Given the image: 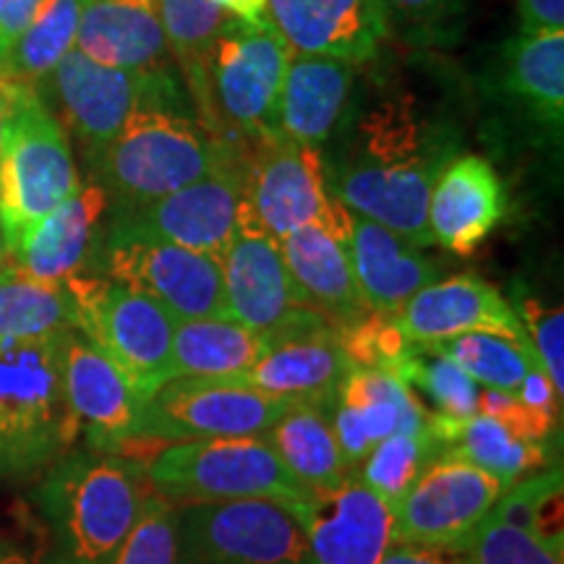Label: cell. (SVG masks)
<instances>
[{
	"label": "cell",
	"instance_id": "obj_41",
	"mask_svg": "<svg viewBox=\"0 0 564 564\" xmlns=\"http://www.w3.org/2000/svg\"><path fill=\"white\" fill-rule=\"evenodd\" d=\"M470 564H564V552L523 528L489 518L465 546Z\"/></svg>",
	"mask_w": 564,
	"mask_h": 564
},
{
	"label": "cell",
	"instance_id": "obj_8",
	"mask_svg": "<svg viewBox=\"0 0 564 564\" xmlns=\"http://www.w3.org/2000/svg\"><path fill=\"white\" fill-rule=\"evenodd\" d=\"M291 58V45L270 17L262 24L228 17L207 58L202 110L249 139L280 137L278 105Z\"/></svg>",
	"mask_w": 564,
	"mask_h": 564
},
{
	"label": "cell",
	"instance_id": "obj_4",
	"mask_svg": "<svg viewBox=\"0 0 564 564\" xmlns=\"http://www.w3.org/2000/svg\"><path fill=\"white\" fill-rule=\"evenodd\" d=\"M79 188L66 131L32 84L17 82L0 154V236L9 257Z\"/></svg>",
	"mask_w": 564,
	"mask_h": 564
},
{
	"label": "cell",
	"instance_id": "obj_6",
	"mask_svg": "<svg viewBox=\"0 0 564 564\" xmlns=\"http://www.w3.org/2000/svg\"><path fill=\"white\" fill-rule=\"evenodd\" d=\"M230 150L232 144L212 137L204 123L183 116L175 105H147L102 152V173L133 209L209 175L236 154Z\"/></svg>",
	"mask_w": 564,
	"mask_h": 564
},
{
	"label": "cell",
	"instance_id": "obj_18",
	"mask_svg": "<svg viewBox=\"0 0 564 564\" xmlns=\"http://www.w3.org/2000/svg\"><path fill=\"white\" fill-rule=\"evenodd\" d=\"M295 518L306 531L314 564H382L398 541L392 505L356 476L314 491Z\"/></svg>",
	"mask_w": 564,
	"mask_h": 564
},
{
	"label": "cell",
	"instance_id": "obj_33",
	"mask_svg": "<svg viewBox=\"0 0 564 564\" xmlns=\"http://www.w3.org/2000/svg\"><path fill=\"white\" fill-rule=\"evenodd\" d=\"M79 329L66 282H42L9 262L0 270V340Z\"/></svg>",
	"mask_w": 564,
	"mask_h": 564
},
{
	"label": "cell",
	"instance_id": "obj_52",
	"mask_svg": "<svg viewBox=\"0 0 564 564\" xmlns=\"http://www.w3.org/2000/svg\"><path fill=\"white\" fill-rule=\"evenodd\" d=\"M144 3H152V0H144Z\"/></svg>",
	"mask_w": 564,
	"mask_h": 564
},
{
	"label": "cell",
	"instance_id": "obj_9",
	"mask_svg": "<svg viewBox=\"0 0 564 564\" xmlns=\"http://www.w3.org/2000/svg\"><path fill=\"white\" fill-rule=\"evenodd\" d=\"M79 329L126 371L150 400L171 382L175 319L150 295L110 278L74 274L66 280Z\"/></svg>",
	"mask_w": 564,
	"mask_h": 564
},
{
	"label": "cell",
	"instance_id": "obj_1",
	"mask_svg": "<svg viewBox=\"0 0 564 564\" xmlns=\"http://www.w3.org/2000/svg\"><path fill=\"white\" fill-rule=\"evenodd\" d=\"M442 171L432 131L408 100L382 102L358 123L348 160L337 167L333 196L350 215L398 232L415 246H432L429 196Z\"/></svg>",
	"mask_w": 564,
	"mask_h": 564
},
{
	"label": "cell",
	"instance_id": "obj_22",
	"mask_svg": "<svg viewBox=\"0 0 564 564\" xmlns=\"http://www.w3.org/2000/svg\"><path fill=\"white\" fill-rule=\"evenodd\" d=\"M507 194L491 162L481 154L447 160L429 196V232L442 249L470 257L505 220Z\"/></svg>",
	"mask_w": 564,
	"mask_h": 564
},
{
	"label": "cell",
	"instance_id": "obj_45",
	"mask_svg": "<svg viewBox=\"0 0 564 564\" xmlns=\"http://www.w3.org/2000/svg\"><path fill=\"white\" fill-rule=\"evenodd\" d=\"M382 564H470L465 552H444V549H429L394 541Z\"/></svg>",
	"mask_w": 564,
	"mask_h": 564
},
{
	"label": "cell",
	"instance_id": "obj_35",
	"mask_svg": "<svg viewBox=\"0 0 564 564\" xmlns=\"http://www.w3.org/2000/svg\"><path fill=\"white\" fill-rule=\"evenodd\" d=\"M152 6L167 45L186 70L196 100H202L209 51L230 13L215 0H152Z\"/></svg>",
	"mask_w": 564,
	"mask_h": 564
},
{
	"label": "cell",
	"instance_id": "obj_49",
	"mask_svg": "<svg viewBox=\"0 0 564 564\" xmlns=\"http://www.w3.org/2000/svg\"><path fill=\"white\" fill-rule=\"evenodd\" d=\"M0 564H66L61 560L55 552H47V554H40V556H26L17 552V549H9V552L0 554Z\"/></svg>",
	"mask_w": 564,
	"mask_h": 564
},
{
	"label": "cell",
	"instance_id": "obj_12",
	"mask_svg": "<svg viewBox=\"0 0 564 564\" xmlns=\"http://www.w3.org/2000/svg\"><path fill=\"white\" fill-rule=\"evenodd\" d=\"M291 400L217 379H171L147 400L141 442H204L264 436Z\"/></svg>",
	"mask_w": 564,
	"mask_h": 564
},
{
	"label": "cell",
	"instance_id": "obj_42",
	"mask_svg": "<svg viewBox=\"0 0 564 564\" xmlns=\"http://www.w3.org/2000/svg\"><path fill=\"white\" fill-rule=\"evenodd\" d=\"M523 322L528 345L535 366L546 373L556 392H564V312L560 306H546L539 299H525L514 308Z\"/></svg>",
	"mask_w": 564,
	"mask_h": 564
},
{
	"label": "cell",
	"instance_id": "obj_29",
	"mask_svg": "<svg viewBox=\"0 0 564 564\" xmlns=\"http://www.w3.org/2000/svg\"><path fill=\"white\" fill-rule=\"evenodd\" d=\"M264 352V337L230 316L175 322L171 379L238 382Z\"/></svg>",
	"mask_w": 564,
	"mask_h": 564
},
{
	"label": "cell",
	"instance_id": "obj_50",
	"mask_svg": "<svg viewBox=\"0 0 564 564\" xmlns=\"http://www.w3.org/2000/svg\"><path fill=\"white\" fill-rule=\"evenodd\" d=\"M11 262V257H9V251H6V243H3V236H0V270H3L6 264Z\"/></svg>",
	"mask_w": 564,
	"mask_h": 564
},
{
	"label": "cell",
	"instance_id": "obj_17",
	"mask_svg": "<svg viewBox=\"0 0 564 564\" xmlns=\"http://www.w3.org/2000/svg\"><path fill=\"white\" fill-rule=\"evenodd\" d=\"M243 158L246 154H232L204 178L129 209L121 225L160 241L223 259L238 232Z\"/></svg>",
	"mask_w": 564,
	"mask_h": 564
},
{
	"label": "cell",
	"instance_id": "obj_44",
	"mask_svg": "<svg viewBox=\"0 0 564 564\" xmlns=\"http://www.w3.org/2000/svg\"><path fill=\"white\" fill-rule=\"evenodd\" d=\"M523 32H564V0H518Z\"/></svg>",
	"mask_w": 564,
	"mask_h": 564
},
{
	"label": "cell",
	"instance_id": "obj_47",
	"mask_svg": "<svg viewBox=\"0 0 564 564\" xmlns=\"http://www.w3.org/2000/svg\"><path fill=\"white\" fill-rule=\"evenodd\" d=\"M379 3L387 9L408 13V17H429V13L440 9V6L447 3V0H379Z\"/></svg>",
	"mask_w": 564,
	"mask_h": 564
},
{
	"label": "cell",
	"instance_id": "obj_19",
	"mask_svg": "<svg viewBox=\"0 0 564 564\" xmlns=\"http://www.w3.org/2000/svg\"><path fill=\"white\" fill-rule=\"evenodd\" d=\"M394 322L408 340L419 345L453 340L460 335H499L528 343L512 303L478 274H455L421 288L394 314Z\"/></svg>",
	"mask_w": 564,
	"mask_h": 564
},
{
	"label": "cell",
	"instance_id": "obj_7",
	"mask_svg": "<svg viewBox=\"0 0 564 564\" xmlns=\"http://www.w3.org/2000/svg\"><path fill=\"white\" fill-rule=\"evenodd\" d=\"M251 141L243 158L238 228L264 232L280 243L303 225H324L350 241L352 215L329 192L319 150L285 137Z\"/></svg>",
	"mask_w": 564,
	"mask_h": 564
},
{
	"label": "cell",
	"instance_id": "obj_43",
	"mask_svg": "<svg viewBox=\"0 0 564 564\" xmlns=\"http://www.w3.org/2000/svg\"><path fill=\"white\" fill-rule=\"evenodd\" d=\"M45 0H0V66Z\"/></svg>",
	"mask_w": 564,
	"mask_h": 564
},
{
	"label": "cell",
	"instance_id": "obj_21",
	"mask_svg": "<svg viewBox=\"0 0 564 564\" xmlns=\"http://www.w3.org/2000/svg\"><path fill=\"white\" fill-rule=\"evenodd\" d=\"M267 17L293 53L361 63L387 37L379 0H267Z\"/></svg>",
	"mask_w": 564,
	"mask_h": 564
},
{
	"label": "cell",
	"instance_id": "obj_25",
	"mask_svg": "<svg viewBox=\"0 0 564 564\" xmlns=\"http://www.w3.org/2000/svg\"><path fill=\"white\" fill-rule=\"evenodd\" d=\"M350 262L371 312L394 316L421 288L440 280V264L421 246L382 225L352 215Z\"/></svg>",
	"mask_w": 564,
	"mask_h": 564
},
{
	"label": "cell",
	"instance_id": "obj_14",
	"mask_svg": "<svg viewBox=\"0 0 564 564\" xmlns=\"http://www.w3.org/2000/svg\"><path fill=\"white\" fill-rule=\"evenodd\" d=\"M220 264L228 316L264 337L267 348L333 324L303 301L280 243L264 232L238 228Z\"/></svg>",
	"mask_w": 564,
	"mask_h": 564
},
{
	"label": "cell",
	"instance_id": "obj_37",
	"mask_svg": "<svg viewBox=\"0 0 564 564\" xmlns=\"http://www.w3.org/2000/svg\"><path fill=\"white\" fill-rule=\"evenodd\" d=\"M398 377L411 387L413 392H423L432 400V415L449 421L474 419L478 413V387L460 366L444 358L429 345L411 343L405 361L400 364Z\"/></svg>",
	"mask_w": 564,
	"mask_h": 564
},
{
	"label": "cell",
	"instance_id": "obj_5",
	"mask_svg": "<svg viewBox=\"0 0 564 564\" xmlns=\"http://www.w3.org/2000/svg\"><path fill=\"white\" fill-rule=\"evenodd\" d=\"M144 478L183 505L270 499L299 514L314 497L262 436L167 444L144 465Z\"/></svg>",
	"mask_w": 564,
	"mask_h": 564
},
{
	"label": "cell",
	"instance_id": "obj_31",
	"mask_svg": "<svg viewBox=\"0 0 564 564\" xmlns=\"http://www.w3.org/2000/svg\"><path fill=\"white\" fill-rule=\"evenodd\" d=\"M429 434L440 453L463 457L465 463L497 476L507 486L535 474L546 463L544 444L520 440L505 423L478 413L465 421H449L429 413Z\"/></svg>",
	"mask_w": 564,
	"mask_h": 564
},
{
	"label": "cell",
	"instance_id": "obj_40",
	"mask_svg": "<svg viewBox=\"0 0 564 564\" xmlns=\"http://www.w3.org/2000/svg\"><path fill=\"white\" fill-rule=\"evenodd\" d=\"M116 564H178V505L152 486Z\"/></svg>",
	"mask_w": 564,
	"mask_h": 564
},
{
	"label": "cell",
	"instance_id": "obj_51",
	"mask_svg": "<svg viewBox=\"0 0 564 564\" xmlns=\"http://www.w3.org/2000/svg\"><path fill=\"white\" fill-rule=\"evenodd\" d=\"M9 549H11V546H9V544H6V541H3V539H0V554H3V552H9Z\"/></svg>",
	"mask_w": 564,
	"mask_h": 564
},
{
	"label": "cell",
	"instance_id": "obj_46",
	"mask_svg": "<svg viewBox=\"0 0 564 564\" xmlns=\"http://www.w3.org/2000/svg\"><path fill=\"white\" fill-rule=\"evenodd\" d=\"M215 3L246 24H262L267 19V0H215Z\"/></svg>",
	"mask_w": 564,
	"mask_h": 564
},
{
	"label": "cell",
	"instance_id": "obj_39",
	"mask_svg": "<svg viewBox=\"0 0 564 564\" xmlns=\"http://www.w3.org/2000/svg\"><path fill=\"white\" fill-rule=\"evenodd\" d=\"M436 455H440V449H436L429 429L421 434H392L371 449L352 476L369 486L371 491H377L394 510L415 484V478L421 476V470Z\"/></svg>",
	"mask_w": 564,
	"mask_h": 564
},
{
	"label": "cell",
	"instance_id": "obj_11",
	"mask_svg": "<svg viewBox=\"0 0 564 564\" xmlns=\"http://www.w3.org/2000/svg\"><path fill=\"white\" fill-rule=\"evenodd\" d=\"M108 278L158 301L175 322L228 316L217 257L160 241L118 223L105 246Z\"/></svg>",
	"mask_w": 564,
	"mask_h": 564
},
{
	"label": "cell",
	"instance_id": "obj_20",
	"mask_svg": "<svg viewBox=\"0 0 564 564\" xmlns=\"http://www.w3.org/2000/svg\"><path fill=\"white\" fill-rule=\"evenodd\" d=\"M335 440L350 474L379 442L392 434H421L429 429V411L403 379L390 371L350 366L333 405Z\"/></svg>",
	"mask_w": 564,
	"mask_h": 564
},
{
	"label": "cell",
	"instance_id": "obj_15",
	"mask_svg": "<svg viewBox=\"0 0 564 564\" xmlns=\"http://www.w3.org/2000/svg\"><path fill=\"white\" fill-rule=\"evenodd\" d=\"M61 371L70 415L89 449L126 455L141 442L147 400L121 366L82 329L63 333Z\"/></svg>",
	"mask_w": 564,
	"mask_h": 564
},
{
	"label": "cell",
	"instance_id": "obj_3",
	"mask_svg": "<svg viewBox=\"0 0 564 564\" xmlns=\"http://www.w3.org/2000/svg\"><path fill=\"white\" fill-rule=\"evenodd\" d=\"M61 337L0 340V478L6 481L45 474L79 436L63 390Z\"/></svg>",
	"mask_w": 564,
	"mask_h": 564
},
{
	"label": "cell",
	"instance_id": "obj_32",
	"mask_svg": "<svg viewBox=\"0 0 564 564\" xmlns=\"http://www.w3.org/2000/svg\"><path fill=\"white\" fill-rule=\"evenodd\" d=\"M502 82L539 121L562 126L564 32H520L505 45Z\"/></svg>",
	"mask_w": 564,
	"mask_h": 564
},
{
	"label": "cell",
	"instance_id": "obj_48",
	"mask_svg": "<svg viewBox=\"0 0 564 564\" xmlns=\"http://www.w3.org/2000/svg\"><path fill=\"white\" fill-rule=\"evenodd\" d=\"M13 87L17 82L0 76V154H3L6 144V131H9V118H11V105H13Z\"/></svg>",
	"mask_w": 564,
	"mask_h": 564
},
{
	"label": "cell",
	"instance_id": "obj_16",
	"mask_svg": "<svg viewBox=\"0 0 564 564\" xmlns=\"http://www.w3.org/2000/svg\"><path fill=\"white\" fill-rule=\"evenodd\" d=\"M53 87L70 129L84 144L105 152L126 121L147 105H175V82L162 70H126L74 51L53 68Z\"/></svg>",
	"mask_w": 564,
	"mask_h": 564
},
{
	"label": "cell",
	"instance_id": "obj_26",
	"mask_svg": "<svg viewBox=\"0 0 564 564\" xmlns=\"http://www.w3.org/2000/svg\"><path fill=\"white\" fill-rule=\"evenodd\" d=\"M76 51L95 63L126 70H162L171 61V45L144 0H84Z\"/></svg>",
	"mask_w": 564,
	"mask_h": 564
},
{
	"label": "cell",
	"instance_id": "obj_10",
	"mask_svg": "<svg viewBox=\"0 0 564 564\" xmlns=\"http://www.w3.org/2000/svg\"><path fill=\"white\" fill-rule=\"evenodd\" d=\"M178 564H314L301 520L270 499L178 507Z\"/></svg>",
	"mask_w": 564,
	"mask_h": 564
},
{
	"label": "cell",
	"instance_id": "obj_27",
	"mask_svg": "<svg viewBox=\"0 0 564 564\" xmlns=\"http://www.w3.org/2000/svg\"><path fill=\"white\" fill-rule=\"evenodd\" d=\"M352 79L356 63L293 53L278 105L280 137L303 147L324 144L340 121Z\"/></svg>",
	"mask_w": 564,
	"mask_h": 564
},
{
	"label": "cell",
	"instance_id": "obj_28",
	"mask_svg": "<svg viewBox=\"0 0 564 564\" xmlns=\"http://www.w3.org/2000/svg\"><path fill=\"white\" fill-rule=\"evenodd\" d=\"M105 209L108 194L102 186L79 188L30 232L11 262L42 282H66L82 274Z\"/></svg>",
	"mask_w": 564,
	"mask_h": 564
},
{
	"label": "cell",
	"instance_id": "obj_13",
	"mask_svg": "<svg viewBox=\"0 0 564 564\" xmlns=\"http://www.w3.org/2000/svg\"><path fill=\"white\" fill-rule=\"evenodd\" d=\"M505 489L497 476L453 453H440L394 507L398 541L465 552Z\"/></svg>",
	"mask_w": 564,
	"mask_h": 564
},
{
	"label": "cell",
	"instance_id": "obj_2",
	"mask_svg": "<svg viewBox=\"0 0 564 564\" xmlns=\"http://www.w3.org/2000/svg\"><path fill=\"white\" fill-rule=\"evenodd\" d=\"M150 489L144 465L129 455L68 449L34 489V502L53 533V552L66 564H116L137 525Z\"/></svg>",
	"mask_w": 564,
	"mask_h": 564
},
{
	"label": "cell",
	"instance_id": "obj_38",
	"mask_svg": "<svg viewBox=\"0 0 564 564\" xmlns=\"http://www.w3.org/2000/svg\"><path fill=\"white\" fill-rule=\"evenodd\" d=\"M562 489V468L556 465L544 474H531L507 486L489 514L523 528L564 552Z\"/></svg>",
	"mask_w": 564,
	"mask_h": 564
},
{
	"label": "cell",
	"instance_id": "obj_30",
	"mask_svg": "<svg viewBox=\"0 0 564 564\" xmlns=\"http://www.w3.org/2000/svg\"><path fill=\"white\" fill-rule=\"evenodd\" d=\"M333 408L293 403L262 440L299 481L312 491H327L352 476L335 440Z\"/></svg>",
	"mask_w": 564,
	"mask_h": 564
},
{
	"label": "cell",
	"instance_id": "obj_23",
	"mask_svg": "<svg viewBox=\"0 0 564 564\" xmlns=\"http://www.w3.org/2000/svg\"><path fill=\"white\" fill-rule=\"evenodd\" d=\"M348 369L350 364L343 352L337 327L327 324L314 333L270 345L236 384H246L291 403L333 408Z\"/></svg>",
	"mask_w": 564,
	"mask_h": 564
},
{
	"label": "cell",
	"instance_id": "obj_36",
	"mask_svg": "<svg viewBox=\"0 0 564 564\" xmlns=\"http://www.w3.org/2000/svg\"><path fill=\"white\" fill-rule=\"evenodd\" d=\"M429 348L460 366L478 387L512 394H518L528 371L535 366L531 345L499 335H460L453 340L429 343Z\"/></svg>",
	"mask_w": 564,
	"mask_h": 564
},
{
	"label": "cell",
	"instance_id": "obj_24",
	"mask_svg": "<svg viewBox=\"0 0 564 564\" xmlns=\"http://www.w3.org/2000/svg\"><path fill=\"white\" fill-rule=\"evenodd\" d=\"M348 243V238L324 225H303L280 241L282 259L303 301L335 327H348L371 314L352 272Z\"/></svg>",
	"mask_w": 564,
	"mask_h": 564
},
{
	"label": "cell",
	"instance_id": "obj_34",
	"mask_svg": "<svg viewBox=\"0 0 564 564\" xmlns=\"http://www.w3.org/2000/svg\"><path fill=\"white\" fill-rule=\"evenodd\" d=\"M82 9L84 0H45L6 55L0 76L32 87L42 76H51L63 55L74 51Z\"/></svg>",
	"mask_w": 564,
	"mask_h": 564
}]
</instances>
